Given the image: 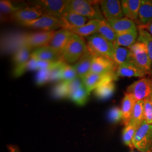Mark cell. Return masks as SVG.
Segmentation results:
<instances>
[{"instance_id": "cell-1", "label": "cell", "mask_w": 152, "mask_h": 152, "mask_svg": "<svg viewBox=\"0 0 152 152\" xmlns=\"http://www.w3.org/2000/svg\"><path fill=\"white\" fill-rule=\"evenodd\" d=\"M69 9L90 20H105L99 7V1L71 0Z\"/></svg>"}, {"instance_id": "cell-2", "label": "cell", "mask_w": 152, "mask_h": 152, "mask_svg": "<svg viewBox=\"0 0 152 152\" xmlns=\"http://www.w3.org/2000/svg\"><path fill=\"white\" fill-rule=\"evenodd\" d=\"M88 50L87 45L82 37L72 33L62 53V58L66 63L77 62Z\"/></svg>"}, {"instance_id": "cell-3", "label": "cell", "mask_w": 152, "mask_h": 152, "mask_svg": "<svg viewBox=\"0 0 152 152\" xmlns=\"http://www.w3.org/2000/svg\"><path fill=\"white\" fill-rule=\"evenodd\" d=\"M87 49L93 56H102L112 60L114 44L98 33L87 37Z\"/></svg>"}, {"instance_id": "cell-4", "label": "cell", "mask_w": 152, "mask_h": 152, "mask_svg": "<svg viewBox=\"0 0 152 152\" xmlns=\"http://www.w3.org/2000/svg\"><path fill=\"white\" fill-rule=\"evenodd\" d=\"M69 0H41L32 2L39 8L44 15L60 19L69 9Z\"/></svg>"}, {"instance_id": "cell-5", "label": "cell", "mask_w": 152, "mask_h": 152, "mask_svg": "<svg viewBox=\"0 0 152 152\" xmlns=\"http://www.w3.org/2000/svg\"><path fill=\"white\" fill-rule=\"evenodd\" d=\"M129 49L131 53V60L147 75H152V62L146 45L136 42Z\"/></svg>"}, {"instance_id": "cell-6", "label": "cell", "mask_w": 152, "mask_h": 152, "mask_svg": "<svg viewBox=\"0 0 152 152\" xmlns=\"http://www.w3.org/2000/svg\"><path fill=\"white\" fill-rule=\"evenodd\" d=\"M134 145L140 152H152V124L142 122L136 129Z\"/></svg>"}, {"instance_id": "cell-7", "label": "cell", "mask_w": 152, "mask_h": 152, "mask_svg": "<svg viewBox=\"0 0 152 152\" xmlns=\"http://www.w3.org/2000/svg\"><path fill=\"white\" fill-rule=\"evenodd\" d=\"M127 92L131 94L136 101H144L152 96V78H142L130 85Z\"/></svg>"}, {"instance_id": "cell-8", "label": "cell", "mask_w": 152, "mask_h": 152, "mask_svg": "<svg viewBox=\"0 0 152 152\" xmlns=\"http://www.w3.org/2000/svg\"><path fill=\"white\" fill-rule=\"evenodd\" d=\"M117 79V77L116 76V72H112L103 74L90 72L82 79V81L87 92L90 93L102 84L108 82L114 81Z\"/></svg>"}, {"instance_id": "cell-9", "label": "cell", "mask_w": 152, "mask_h": 152, "mask_svg": "<svg viewBox=\"0 0 152 152\" xmlns=\"http://www.w3.org/2000/svg\"><path fill=\"white\" fill-rule=\"evenodd\" d=\"M20 24L25 27L39 29L44 32L52 31L59 28L61 29L63 28V23L60 19L45 15L36 20Z\"/></svg>"}, {"instance_id": "cell-10", "label": "cell", "mask_w": 152, "mask_h": 152, "mask_svg": "<svg viewBox=\"0 0 152 152\" xmlns=\"http://www.w3.org/2000/svg\"><path fill=\"white\" fill-rule=\"evenodd\" d=\"M55 31L39 32L27 35L22 41V46L30 49L39 48L49 45L53 37Z\"/></svg>"}, {"instance_id": "cell-11", "label": "cell", "mask_w": 152, "mask_h": 152, "mask_svg": "<svg viewBox=\"0 0 152 152\" xmlns=\"http://www.w3.org/2000/svg\"><path fill=\"white\" fill-rule=\"evenodd\" d=\"M69 87V98L76 104L82 106L87 102L88 95L81 79L77 77L75 80L68 81Z\"/></svg>"}, {"instance_id": "cell-12", "label": "cell", "mask_w": 152, "mask_h": 152, "mask_svg": "<svg viewBox=\"0 0 152 152\" xmlns=\"http://www.w3.org/2000/svg\"><path fill=\"white\" fill-rule=\"evenodd\" d=\"M102 12L106 20L119 19L124 16L122 11L121 1L103 0L99 1Z\"/></svg>"}, {"instance_id": "cell-13", "label": "cell", "mask_w": 152, "mask_h": 152, "mask_svg": "<svg viewBox=\"0 0 152 152\" xmlns=\"http://www.w3.org/2000/svg\"><path fill=\"white\" fill-rule=\"evenodd\" d=\"M117 68L118 66L110 59L102 56H93L90 72L103 74L116 72Z\"/></svg>"}, {"instance_id": "cell-14", "label": "cell", "mask_w": 152, "mask_h": 152, "mask_svg": "<svg viewBox=\"0 0 152 152\" xmlns=\"http://www.w3.org/2000/svg\"><path fill=\"white\" fill-rule=\"evenodd\" d=\"M43 15H44L42 11L34 6L31 7H20L19 10L12 15L16 20L20 23L32 21Z\"/></svg>"}, {"instance_id": "cell-15", "label": "cell", "mask_w": 152, "mask_h": 152, "mask_svg": "<svg viewBox=\"0 0 152 152\" xmlns=\"http://www.w3.org/2000/svg\"><path fill=\"white\" fill-rule=\"evenodd\" d=\"M63 23V29L70 31L72 28L80 27L86 24L87 18L69 10L60 19Z\"/></svg>"}, {"instance_id": "cell-16", "label": "cell", "mask_w": 152, "mask_h": 152, "mask_svg": "<svg viewBox=\"0 0 152 152\" xmlns=\"http://www.w3.org/2000/svg\"><path fill=\"white\" fill-rule=\"evenodd\" d=\"M72 32L69 30L65 29H61L56 31L54 35L50 41L49 46L59 54L61 55L64 49L70 38Z\"/></svg>"}, {"instance_id": "cell-17", "label": "cell", "mask_w": 152, "mask_h": 152, "mask_svg": "<svg viewBox=\"0 0 152 152\" xmlns=\"http://www.w3.org/2000/svg\"><path fill=\"white\" fill-rule=\"evenodd\" d=\"M31 57L37 60H44L51 62H58L63 59L54 49L49 45L35 49L31 54Z\"/></svg>"}, {"instance_id": "cell-18", "label": "cell", "mask_w": 152, "mask_h": 152, "mask_svg": "<svg viewBox=\"0 0 152 152\" xmlns=\"http://www.w3.org/2000/svg\"><path fill=\"white\" fill-rule=\"evenodd\" d=\"M147 74L131 60L123 64L119 65L116 71V76L127 77H139L143 78Z\"/></svg>"}, {"instance_id": "cell-19", "label": "cell", "mask_w": 152, "mask_h": 152, "mask_svg": "<svg viewBox=\"0 0 152 152\" xmlns=\"http://www.w3.org/2000/svg\"><path fill=\"white\" fill-rule=\"evenodd\" d=\"M142 0L121 1L122 11L126 18L136 22L138 18Z\"/></svg>"}, {"instance_id": "cell-20", "label": "cell", "mask_w": 152, "mask_h": 152, "mask_svg": "<svg viewBox=\"0 0 152 152\" xmlns=\"http://www.w3.org/2000/svg\"><path fill=\"white\" fill-rule=\"evenodd\" d=\"M136 100L130 93H126L122 101L121 111L122 113L123 124L127 126L130 124L133 110L136 103Z\"/></svg>"}, {"instance_id": "cell-21", "label": "cell", "mask_w": 152, "mask_h": 152, "mask_svg": "<svg viewBox=\"0 0 152 152\" xmlns=\"http://www.w3.org/2000/svg\"><path fill=\"white\" fill-rule=\"evenodd\" d=\"M92 55L88 50L73 66L76 70L78 77L82 79L89 73L91 71L92 64Z\"/></svg>"}, {"instance_id": "cell-22", "label": "cell", "mask_w": 152, "mask_h": 152, "mask_svg": "<svg viewBox=\"0 0 152 152\" xmlns=\"http://www.w3.org/2000/svg\"><path fill=\"white\" fill-rule=\"evenodd\" d=\"M117 34L126 32L137 28L135 22L127 18L106 20Z\"/></svg>"}, {"instance_id": "cell-23", "label": "cell", "mask_w": 152, "mask_h": 152, "mask_svg": "<svg viewBox=\"0 0 152 152\" xmlns=\"http://www.w3.org/2000/svg\"><path fill=\"white\" fill-rule=\"evenodd\" d=\"M152 21V1L142 0L135 23L138 24V26H143Z\"/></svg>"}, {"instance_id": "cell-24", "label": "cell", "mask_w": 152, "mask_h": 152, "mask_svg": "<svg viewBox=\"0 0 152 152\" xmlns=\"http://www.w3.org/2000/svg\"><path fill=\"white\" fill-rule=\"evenodd\" d=\"M138 38L137 28L130 31L117 34L116 44L118 46L130 48L137 42Z\"/></svg>"}, {"instance_id": "cell-25", "label": "cell", "mask_w": 152, "mask_h": 152, "mask_svg": "<svg viewBox=\"0 0 152 152\" xmlns=\"http://www.w3.org/2000/svg\"><path fill=\"white\" fill-rule=\"evenodd\" d=\"M99 21V20H90L85 25L80 27L73 28L70 31L82 37H89L98 33Z\"/></svg>"}, {"instance_id": "cell-26", "label": "cell", "mask_w": 152, "mask_h": 152, "mask_svg": "<svg viewBox=\"0 0 152 152\" xmlns=\"http://www.w3.org/2000/svg\"><path fill=\"white\" fill-rule=\"evenodd\" d=\"M31 49L22 46L16 51L14 56L13 60L15 65L14 72L19 71L30 60L31 58Z\"/></svg>"}, {"instance_id": "cell-27", "label": "cell", "mask_w": 152, "mask_h": 152, "mask_svg": "<svg viewBox=\"0 0 152 152\" xmlns=\"http://www.w3.org/2000/svg\"><path fill=\"white\" fill-rule=\"evenodd\" d=\"M131 60V53L129 48L114 44V53L112 60L118 66Z\"/></svg>"}, {"instance_id": "cell-28", "label": "cell", "mask_w": 152, "mask_h": 152, "mask_svg": "<svg viewBox=\"0 0 152 152\" xmlns=\"http://www.w3.org/2000/svg\"><path fill=\"white\" fill-rule=\"evenodd\" d=\"M114 81L108 82L102 84L94 90V94L97 98L106 100L112 96L115 91Z\"/></svg>"}, {"instance_id": "cell-29", "label": "cell", "mask_w": 152, "mask_h": 152, "mask_svg": "<svg viewBox=\"0 0 152 152\" xmlns=\"http://www.w3.org/2000/svg\"><path fill=\"white\" fill-rule=\"evenodd\" d=\"M144 121V101H136L130 124L137 129Z\"/></svg>"}, {"instance_id": "cell-30", "label": "cell", "mask_w": 152, "mask_h": 152, "mask_svg": "<svg viewBox=\"0 0 152 152\" xmlns=\"http://www.w3.org/2000/svg\"><path fill=\"white\" fill-rule=\"evenodd\" d=\"M97 33L102 35L113 44H114L116 42L117 33L109 25L106 20L99 21V26Z\"/></svg>"}, {"instance_id": "cell-31", "label": "cell", "mask_w": 152, "mask_h": 152, "mask_svg": "<svg viewBox=\"0 0 152 152\" xmlns=\"http://www.w3.org/2000/svg\"><path fill=\"white\" fill-rule=\"evenodd\" d=\"M136 128L134 126L129 124L125 126L122 132L123 141L126 145L130 147L132 151L135 148L134 145V138L136 132Z\"/></svg>"}, {"instance_id": "cell-32", "label": "cell", "mask_w": 152, "mask_h": 152, "mask_svg": "<svg viewBox=\"0 0 152 152\" xmlns=\"http://www.w3.org/2000/svg\"><path fill=\"white\" fill-rule=\"evenodd\" d=\"M137 30L138 38L137 42L143 43L146 45L152 65V36L146 30L140 28H137Z\"/></svg>"}, {"instance_id": "cell-33", "label": "cell", "mask_w": 152, "mask_h": 152, "mask_svg": "<svg viewBox=\"0 0 152 152\" xmlns=\"http://www.w3.org/2000/svg\"><path fill=\"white\" fill-rule=\"evenodd\" d=\"M53 95L58 99L69 98V87L68 81H61L58 83L54 87Z\"/></svg>"}, {"instance_id": "cell-34", "label": "cell", "mask_w": 152, "mask_h": 152, "mask_svg": "<svg viewBox=\"0 0 152 152\" xmlns=\"http://www.w3.org/2000/svg\"><path fill=\"white\" fill-rule=\"evenodd\" d=\"M77 77H78L74 66L68 65L65 62L62 67L60 80L62 81H71Z\"/></svg>"}, {"instance_id": "cell-35", "label": "cell", "mask_w": 152, "mask_h": 152, "mask_svg": "<svg viewBox=\"0 0 152 152\" xmlns=\"http://www.w3.org/2000/svg\"><path fill=\"white\" fill-rule=\"evenodd\" d=\"M65 61L63 59L56 63L55 65L50 69V82H54L60 80L61 70L63 64Z\"/></svg>"}, {"instance_id": "cell-36", "label": "cell", "mask_w": 152, "mask_h": 152, "mask_svg": "<svg viewBox=\"0 0 152 152\" xmlns=\"http://www.w3.org/2000/svg\"><path fill=\"white\" fill-rule=\"evenodd\" d=\"M20 7L14 6L10 1L7 0H1L0 1L1 12L3 15L11 14L12 15L20 9Z\"/></svg>"}, {"instance_id": "cell-37", "label": "cell", "mask_w": 152, "mask_h": 152, "mask_svg": "<svg viewBox=\"0 0 152 152\" xmlns=\"http://www.w3.org/2000/svg\"><path fill=\"white\" fill-rule=\"evenodd\" d=\"M50 69H39L36 76V82L38 86H42L50 82Z\"/></svg>"}, {"instance_id": "cell-38", "label": "cell", "mask_w": 152, "mask_h": 152, "mask_svg": "<svg viewBox=\"0 0 152 152\" xmlns=\"http://www.w3.org/2000/svg\"><path fill=\"white\" fill-rule=\"evenodd\" d=\"M108 118L112 123L116 124L122 120V113L121 109L117 107H113L110 109L108 113Z\"/></svg>"}, {"instance_id": "cell-39", "label": "cell", "mask_w": 152, "mask_h": 152, "mask_svg": "<svg viewBox=\"0 0 152 152\" xmlns=\"http://www.w3.org/2000/svg\"><path fill=\"white\" fill-rule=\"evenodd\" d=\"M144 121L149 124H152V103L151 98L144 100Z\"/></svg>"}, {"instance_id": "cell-40", "label": "cell", "mask_w": 152, "mask_h": 152, "mask_svg": "<svg viewBox=\"0 0 152 152\" xmlns=\"http://www.w3.org/2000/svg\"><path fill=\"white\" fill-rule=\"evenodd\" d=\"M37 60V65H38V70L39 69H50L52 68L56 64V62H51L44 60Z\"/></svg>"}, {"instance_id": "cell-41", "label": "cell", "mask_w": 152, "mask_h": 152, "mask_svg": "<svg viewBox=\"0 0 152 152\" xmlns=\"http://www.w3.org/2000/svg\"><path fill=\"white\" fill-rule=\"evenodd\" d=\"M137 28H140L144 30H146L152 36V21L148 23L145 26H137Z\"/></svg>"}, {"instance_id": "cell-42", "label": "cell", "mask_w": 152, "mask_h": 152, "mask_svg": "<svg viewBox=\"0 0 152 152\" xmlns=\"http://www.w3.org/2000/svg\"><path fill=\"white\" fill-rule=\"evenodd\" d=\"M7 148L10 152H20L19 149L14 145H7Z\"/></svg>"}, {"instance_id": "cell-43", "label": "cell", "mask_w": 152, "mask_h": 152, "mask_svg": "<svg viewBox=\"0 0 152 152\" xmlns=\"http://www.w3.org/2000/svg\"><path fill=\"white\" fill-rule=\"evenodd\" d=\"M151 101H152V96L151 98Z\"/></svg>"}]
</instances>
